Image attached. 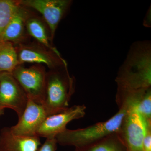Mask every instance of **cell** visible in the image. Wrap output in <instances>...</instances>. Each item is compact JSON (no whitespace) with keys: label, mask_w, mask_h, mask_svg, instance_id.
Returning a JSON list of instances; mask_svg holds the SVG:
<instances>
[{"label":"cell","mask_w":151,"mask_h":151,"mask_svg":"<svg viewBox=\"0 0 151 151\" xmlns=\"http://www.w3.org/2000/svg\"><path fill=\"white\" fill-rule=\"evenodd\" d=\"M28 33L38 42L40 44L56 53H60L52 45L50 35H48L44 24L40 19L30 16L26 22Z\"/></svg>","instance_id":"cell-13"},{"label":"cell","mask_w":151,"mask_h":151,"mask_svg":"<svg viewBox=\"0 0 151 151\" xmlns=\"http://www.w3.org/2000/svg\"><path fill=\"white\" fill-rule=\"evenodd\" d=\"M57 144L55 138H47L37 151H56Z\"/></svg>","instance_id":"cell-18"},{"label":"cell","mask_w":151,"mask_h":151,"mask_svg":"<svg viewBox=\"0 0 151 151\" xmlns=\"http://www.w3.org/2000/svg\"><path fill=\"white\" fill-rule=\"evenodd\" d=\"M19 2L21 5L34 9L42 15L48 25L52 42L60 22L72 3L70 0H20Z\"/></svg>","instance_id":"cell-7"},{"label":"cell","mask_w":151,"mask_h":151,"mask_svg":"<svg viewBox=\"0 0 151 151\" xmlns=\"http://www.w3.org/2000/svg\"><path fill=\"white\" fill-rule=\"evenodd\" d=\"M28 101L25 92L12 73H0V108H10L22 116Z\"/></svg>","instance_id":"cell-6"},{"label":"cell","mask_w":151,"mask_h":151,"mask_svg":"<svg viewBox=\"0 0 151 151\" xmlns=\"http://www.w3.org/2000/svg\"><path fill=\"white\" fill-rule=\"evenodd\" d=\"M20 65L24 63L45 65L50 70L67 67L60 53H56L41 45H19L15 46Z\"/></svg>","instance_id":"cell-8"},{"label":"cell","mask_w":151,"mask_h":151,"mask_svg":"<svg viewBox=\"0 0 151 151\" xmlns=\"http://www.w3.org/2000/svg\"><path fill=\"white\" fill-rule=\"evenodd\" d=\"M75 151H127L119 133H115L87 145L75 148Z\"/></svg>","instance_id":"cell-14"},{"label":"cell","mask_w":151,"mask_h":151,"mask_svg":"<svg viewBox=\"0 0 151 151\" xmlns=\"http://www.w3.org/2000/svg\"><path fill=\"white\" fill-rule=\"evenodd\" d=\"M4 108H0V117L4 114Z\"/></svg>","instance_id":"cell-21"},{"label":"cell","mask_w":151,"mask_h":151,"mask_svg":"<svg viewBox=\"0 0 151 151\" xmlns=\"http://www.w3.org/2000/svg\"><path fill=\"white\" fill-rule=\"evenodd\" d=\"M12 74L27 94L29 99L42 105L44 99L47 72L40 65L17 66Z\"/></svg>","instance_id":"cell-5"},{"label":"cell","mask_w":151,"mask_h":151,"mask_svg":"<svg viewBox=\"0 0 151 151\" xmlns=\"http://www.w3.org/2000/svg\"><path fill=\"white\" fill-rule=\"evenodd\" d=\"M27 9L20 5L0 37V41L10 42L14 43L22 39L24 35L26 22L30 16Z\"/></svg>","instance_id":"cell-12"},{"label":"cell","mask_w":151,"mask_h":151,"mask_svg":"<svg viewBox=\"0 0 151 151\" xmlns=\"http://www.w3.org/2000/svg\"><path fill=\"white\" fill-rule=\"evenodd\" d=\"M117 89L138 90L151 86V45L148 41L135 42L119 69Z\"/></svg>","instance_id":"cell-1"},{"label":"cell","mask_w":151,"mask_h":151,"mask_svg":"<svg viewBox=\"0 0 151 151\" xmlns=\"http://www.w3.org/2000/svg\"><path fill=\"white\" fill-rule=\"evenodd\" d=\"M150 10L151 9H150L147 14L145 18L146 20L145 21V24H144L146 27H150V17L151 16Z\"/></svg>","instance_id":"cell-20"},{"label":"cell","mask_w":151,"mask_h":151,"mask_svg":"<svg viewBox=\"0 0 151 151\" xmlns=\"http://www.w3.org/2000/svg\"><path fill=\"white\" fill-rule=\"evenodd\" d=\"M86 109L84 105H74L60 113L47 116L37 130V136L46 139L55 138L66 129L69 122L84 117Z\"/></svg>","instance_id":"cell-9"},{"label":"cell","mask_w":151,"mask_h":151,"mask_svg":"<svg viewBox=\"0 0 151 151\" xmlns=\"http://www.w3.org/2000/svg\"><path fill=\"white\" fill-rule=\"evenodd\" d=\"M151 124L146 121L135 107L127 109V112L119 134L127 147V151H143L144 137Z\"/></svg>","instance_id":"cell-4"},{"label":"cell","mask_w":151,"mask_h":151,"mask_svg":"<svg viewBox=\"0 0 151 151\" xmlns=\"http://www.w3.org/2000/svg\"><path fill=\"white\" fill-rule=\"evenodd\" d=\"M143 151H151V129H149L142 143Z\"/></svg>","instance_id":"cell-19"},{"label":"cell","mask_w":151,"mask_h":151,"mask_svg":"<svg viewBox=\"0 0 151 151\" xmlns=\"http://www.w3.org/2000/svg\"><path fill=\"white\" fill-rule=\"evenodd\" d=\"M136 108L146 121L151 124V88L147 91Z\"/></svg>","instance_id":"cell-17"},{"label":"cell","mask_w":151,"mask_h":151,"mask_svg":"<svg viewBox=\"0 0 151 151\" xmlns=\"http://www.w3.org/2000/svg\"><path fill=\"white\" fill-rule=\"evenodd\" d=\"M20 5L19 1L0 0V37Z\"/></svg>","instance_id":"cell-16"},{"label":"cell","mask_w":151,"mask_h":151,"mask_svg":"<svg viewBox=\"0 0 151 151\" xmlns=\"http://www.w3.org/2000/svg\"><path fill=\"white\" fill-rule=\"evenodd\" d=\"M14 45L8 41H0V73H12L19 65Z\"/></svg>","instance_id":"cell-15"},{"label":"cell","mask_w":151,"mask_h":151,"mask_svg":"<svg viewBox=\"0 0 151 151\" xmlns=\"http://www.w3.org/2000/svg\"><path fill=\"white\" fill-rule=\"evenodd\" d=\"M127 112L125 108H119L113 117L104 122H99L82 129H66L56 137L60 145L83 147L103 139L111 134L119 133Z\"/></svg>","instance_id":"cell-3"},{"label":"cell","mask_w":151,"mask_h":151,"mask_svg":"<svg viewBox=\"0 0 151 151\" xmlns=\"http://www.w3.org/2000/svg\"><path fill=\"white\" fill-rule=\"evenodd\" d=\"M41 145L37 136H18L10 127H4L0 132V151H37Z\"/></svg>","instance_id":"cell-11"},{"label":"cell","mask_w":151,"mask_h":151,"mask_svg":"<svg viewBox=\"0 0 151 151\" xmlns=\"http://www.w3.org/2000/svg\"><path fill=\"white\" fill-rule=\"evenodd\" d=\"M47 116L43 105L28 98L24 112L17 123L10 128L12 132L18 136H37V130Z\"/></svg>","instance_id":"cell-10"},{"label":"cell","mask_w":151,"mask_h":151,"mask_svg":"<svg viewBox=\"0 0 151 151\" xmlns=\"http://www.w3.org/2000/svg\"><path fill=\"white\" fill-rule=\"evenodd\" d=\"M75 79L67 67L47 72L44 99L42 105L47 116L60 113L69 108L75 90Z\"/></svg>","instance_id":"cell-2"}]
</instances>
